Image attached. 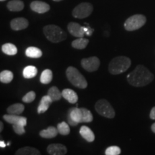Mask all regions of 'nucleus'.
Returning <instances> with one entry per match:
<instances>
[{
    "mask_svg": "<svg viewBox=\"0 0 155 155\" xmlns=\"http://www.w3.org/2000/svg\"><path fill=\"white\" fill-rule=\"evenodd\" d=\"M85 25H87V27H83V28H84L85 33H86L88 36H91L92 35L93 32H94V30L91 28H89L90 26H89V25L87 24V23H85Z\"/></svg>",
    "mask_w": 155,
    "mask_h": 155,
    "instance_id": "obj_34",
    "label": "nucleus"
},
{
    "mask_svg": "<svg viewBox=\"0 0 155 155\" xmlns=\"http://www.w3.org/2000/svg\"><path fill=\"white\" fill-rule=\"evenodd\" d=\"M105 154L106 155H119L121 154V149L117 146L108 147L106 150Z\"/></svg>",
    "mask_w": 155,
    "mask_h": 155,
    "instance_id": "obj_31",
    "label": "nucleus"
},
{
    "mask_svg": "<svg viewBox=\"0 0 155 155\" xmlns=\"http://www.w3.org/2000/svg\"><path fill=\"white\" fill-rule=\"evenodd\" d=\"M57 129L58 130V132L61 134L63 136L68 135L70 132H71V129H70L69 125L66 122H61L59 123L57 126Z\"/></svg>",
    "mask_w": 155,
    "mask_h": 155,
    "instance_id": "obj_29",
    "label": "nucleus"
},
{
    "mask_svg": "<svg viewBox=\"0 0 155 155\" xmlns=\"http://www.w3.org/2000/svg\"><path fill=\"white\" fill-rule=\"evenodd\" d=\"M52 102H53V100L50 98V97L48 96V95H47V96H44L41 98L40 104H39V106L38 108V113H45V112L49 108Z\"/></svg>",
    "mask_w": 155,
    "mask_h": 155,
    "instance_id": "obj_17",
    "label": "nucleus"
},
{
    "mask_svg": "<svg viewBox=\"0 0 155 155\" xmlns=\"http://www.w3.org/2000/svg\"><path fill=\"white\" fill-rule=\"evenodd\" d=\"M14 75L10 71H3L0 73V81L3 83H9L13 80Z\"/></svg>",
    "mask_w": 155,
    "mask_h": 155,
    "instance_id": "obj_28",
    "label": "nucleus"
},
{
    "mask_svg": "<svg viewBox=\"0 0 155 155\" xmlns=\"http://www.w3.org/2000/svg\"><path fill=\"white\" fill-rule=\"evenodd\" d=\"M66 76L70 83L80 89H85L88 86V83L84 76L75 67L69 66L66 70Z\"/></svg>",
    "mask_w": 155,
    "mask_h": 155,
    "instance_id": "obj_4",
    "label": "nucleus"
},
{
    "mask_svg": "<svg viewBox=\"0 0 155 155\" xmlns=\"http://www.w3.org/2000/svg\"><path fill=\"white\" fill-rule=\"evenodd\" d=\"M67 151L66 147L61 144H51L47 148V152L50 155L66 154Z\"/></svg>",
    "mask_w": 155,
    "mask_h": 155,
    "instance_id": "obj_12",
    "label": "nucleus"
},
{
    "mask_svg": "<svg viewBox=\"0 0 155 155\" xmlns=\"http://www.w3.org/2000/svg\"><path fill=\"white\" fill-rule=\"evenodd\" d=\"M16 155H40V151L31 147H25L20 148L15 153Z\"/></svg>",
    "mask_w": 155,
    "mask_h": 155,
    "instance_id": "obj_20",
    "label": "nucleus"
},
{
    "mask_svg": "<svg viewBox=\"0 0 155 155\" xmlns=\"http://www.w3.org/2000/svg\"><path fill=\"white\" fill-rule=\"evenodd\" d=\"M81 66L88 72H94L100 66V61L96 56L81 60Z\"/></svg>",
    "mask_w": 155,
    "mask_h": 155,
    "instance_id": "obj_9",
    "label": "nucleus"
},
{
    "mask_svg": "<svg viewBox=\"0 0 155 155\" xmlns=\"http://www.w3.org/2000/svg\"><path fill=\"white\" fill-rule=\"evenodd\" d=\"M151 129H152V131H153V132L155 134V123H154L152 125V127H151Z\"/></svg>",
    "mask_w": 155,
    "mask_h": 155,
    "instance_id": "obj_37",
    "label": "nucleus"
},
{
    "mask_svg": "<svg viewBox=\"0 0 155 155\" xmlns=\"http://www.w3.org/2000/svg\"><path fill=\"white\" fill-rule=\"evenodd\" d=\"M7 9L12 12H19L24 9V2L21 0H12L7 4Z\"/></svg>",
    "mask_w": 155,
    "mask_h": 155,
    "instance_id": "obj_19",
    "label": "nucleus"
},
{
    "mask_svg": "<svg viewBox=\"0 0 155 155\" xmlns=\"http://www.w3.org/2000/svg\"><path fill=\"white\" fill-rule=\"evenodd\" d=\"M93 9H94V7H93L91 4L88 2H83L75 7L72 12V15L75 18H86L91 15Z\"/></svg>",
    "mask_w": 155,
    "mask_h": 155,
    "instance_id": "obj_7",
    "label": "nucleus"
},
{
    "mask_svg": "<svg viewBox=\"0 0 155 155\" xmlns=\"http://www.w3.org/2000/svg\"><path fill=\"white\" fill-rule=\"evenodd\" d=\"M25 55L31 58H39L42 55V52L35 47H29L25 51Z\"/></svg>",
    "mask_w": 155,
    "mask_h": 155,
    "instance_id": "obj_25",
    "label": "nucleus"
},
{
    "mask_svg": "<svg viewBox=\"0 0 155 155\" xmlns=\"http://www.w3.org/2000/svg\"><path fill=\"white\" fill-rule=\"evenodd\" d=\"M3 119L5 120L7 123L10 124H19L22 126L27 125V118L24 116H19L18 115H15V114H5L3 116Z\"/></svg>",
    "mask_w": 155,
    "mask_h": 155,
    "instance_id": "obj_11",
    "label": "nucleus"
},
{
    "mask_svg": "<svg viewBox=\"0 0 155 155\" xmlns=\"http://www.w3.org/2000/svg\"><path fill=\"white\" fill-rule=\"evenodd\" d=\"M0 147H1L2 148H5L6 147V144H5V142H4V141H0Z\"/></svg>",
    "mask_w": 155,
    "mask_h": 155,
    "instance_id": "obj_36",
    "label": "nucleus"
},
{
    "mask_svg": "<svg viewBox=\"0 0 155 155\" xmlns=\"http://www.w3.org/2000/svg\"><path fill=\"white\" fill-rule=\"evenodd\" d=\"M36 94L34 91H30L28 92L26 95H25V96H23L22 98V101L25 103H31L35 99Z\"/></svg>",
    "mask_w": 155,
    "mask_h": 155,
    "instance_id": "obj_32",
    "label": "nucleus"
},
{
    "mask_svg": "<svg viewBox=\"0 0 155 155\" xmlns=\"http://www.w3.org/2000/svg\"><path fill=\"white\" fill-rule=\"evenodd\" d=\"M79 133L81 135L85 140L88 141V142H93L95 140V134L93 132L91 129L90 128L86 127V126H83L81 127Z\"/></svg>",
    "mask_w": 155,
    "mask_h": 155,
    "instance_id": "obj_16",
    "label": "nucleus"
},
{
    "mask_svg": "<svg viewBox=\"0 0 155 155\" xmlns=\"http://www.w3.org/2000/svg\"><path fill=\"white\" fill-rule=\"evenodd\" d=\"M67 117L68 123L73 127H75L80 123H83V114L81 108L78 107L70 108Z\"/></svg>",
    "mask_w": 155,
    "mask_h": 155,
    "instance_id": "obj_8",
    "label": "nucleus"
},
{
    "mask_svg": "<svg viewBox=\"0 0 155 155\" xmlns=\"http://www.w3.org/2000/svg\"><path fill=\"white\" fill-rule=\"evenodd\" d=\"M1 2H3V1H5V0H0Z\"/></svg>",
    "mask_w": 155,
    "mask_h": 155,
    "instance_id": "obj_41",
    "label": "nucleus"
},
{
    "mask_svg": "<svg viewBox=\"0 0 155 155\" xmlns=\"http://www.w3.org/2000/svg\"><path fill=\"white\" fill-rule=\"evenodd\" d=\"M7 145H9H9H10V142H8V143H7Z\"/></svg>",
    "mask_w": 155,
    "mask_h": 155,
    "instance_id": "obj_40",
    "label": "nucleus"
},
{
    "mask_svg": "<svg viewBox=\"0 0 155 155\" xmlns=\"http://www.w3.org/2000/svg\"><path fill=\"white\" fill-rule=\"evenodd\" d=\"M81 111L83 114V123H89L93 121L94 116L88 109L86 108H81Z\"/></svg>",
    "mask_w": 155,
    "mask_h": 155,
    "instance_id": "obj_30",
    "label": "nucleus"
},
{
    "mask_svg": "<svg viewBox=\"0 0 155 155\" xmlns=\"http://www.w3.org/2000/svg\"><path fill=\"white\" fill-rule=\"evenodd\" d=\"M62 96L71 104H75L78 100V96L77 94L72 89H63V91H62Z\"/></svg>",
    "mask_w": 155,
    "mask_h": 155,
    "instance_id": "obj_15",
    "label": "nucleus"
},
{
    "mask_svg": "<svg viewBox=\"0 0 155 155\" xmlns=\"http://www.w3.org/2000/svg\"><path fill=\"white\" fill-rule=\"evenodd\" d=\"M150 117L151 119L155 120V106H154V107H153L152 108V110H151L150 114Z\"/></svg>",
    "mask_w": 155,
    "mask_h": 155,
    "instance_id": "obj_35",
    "label": "nucleus"
},
{
    "mask_svg": "<svg viewBox=\"0 0 155 155\" xmlns=\"http://www.w3.org/2000/svg\"><path fill=\"white\" fill-rule=\"evenodd\" d=\"M53 1H55V2H61V1H62V0H53Z\"/></svg>",
    "mask_w": 155,
    "mask_h": 155,
    "instance_id": "obj_39",
    "label": "nucleus"
},
{
    "mask_svg": "<svg viewBox=\"0 0 155 155\" xmlns=\"http://www.w3.org/2000/svg\"><path fill=\"white\" fill-rule=\"evenodd\" d=\"M3 127H4V125H3V123L2 122H0V131H2V130H3Z\"/></svg>",
    "mask_w": 155,
    "mask_h": 155,
    "instance_id": "obj_38",
    "label": "nucleus"
},
{
    "mask_svg": "<svg viewBox=\"0 0 155 155\" xmlns=\"http://www.w3.org/2000/svg\"><path fill=\"white\" fill-rule=\"evenodd\" d=\"M22 74L25 78H32L38 74V69L33 65H28L23 70Z\"/></svg>",
    "mask_w": 155,
    "mask_h": 155,
    "instance_id": "obj_23",
    "label": "nucleus"
},
{
    "mask_svg": "<svg viewBox=\"0 0 155 155\" xmlns=\"http://www.w3.org/2000/svg\"><path fill=\"white\" fill-rule=\"evenodd\" d=\"M89 42V40L88 39L83 38H79L76 39V40H73L71 43L73 48H74L75 49L78 50H83L85 49L87 47Z\"/></svg>",
    "mask_w": 155,
    "mask_h": 155,
    "instance_id": "obj_21",
    "label": "nucleus"
},
{
    "mask_svg": "<svg viewBox=\"0 0 155 155\" xmlns=\"http://www.w3.org/2000/svg\"><path fill=\"white\" fill-rule=\"evenodd\" d=\"M29 22L28 19L23 17H17L13 19L10 22V27L13 30L19 31L26 29L28 27Z\"/></svg>",
    "mask_w": 155,
    "mask_h": 155,
    "instance_id": "obj_13",
    "label": "nucleus"
},
{
    "mask_svg": "<svg viewBox=\"0 0 155 155\" xmlns=\"http://www.w3.org/2000/svg\"><path fill=\"white\" fill-rule=\"evenodd\" d=\"M58 130L54 127H49L48 129L40 131V136L45 139L55 138L58 134Z\"/></svg>",
    "mask_w": 155,
    "mask_h": 155,
    "instance_id": "obj_18",
    "label": "nucleus"
},
{
    "mask_svg": "<svg viewBox=\"0 0 155 155\" xmlns=\"http://www.w3.org/2000/svg\"><path fill=\"white\" fill-rule=\"evenodd\" d=\"M13 130L16 134L19 135L24 134L25 133V129L24 126L19 124H12Z\"/></svg>",
    "mask_w": 155,
    "mask_h": 155,
    "instance_id": "obj_33",
    "label": "nucleus"
},
{
    "mask_svg": "<svg viewBox=\"0 0 155 155\" xmlns=\"http://www.w3.org/2000/svg\"><path fill=\"white\" fill-rule=\"evenodd\" d=\"M30 8L32 11L39 14H43L50 10V5L41 1H34L30 4Z\"/></svg>",
    "mask_w": 155,
    "mask_h": 155,
    "instance_id": "obj_14",
    "label": "nucleus"
},
{
    "mask_svg": "<svg viewBox=\"0 0 155 155\" xmlns=\"http://www.w3.org/2000/svg\"><path fill=\"white\" fill-rule=\"evenodd\" d=\"M95 109L101 116L108 119H113L115 116V111L109 102L106 99H100L96 102Z\"/></svg>",
    "mask_w": 155,
    "mask_h": 155,
    "instance_id": "obj_5",
    "label": "nucleus"
},
{
    "mask_svg": "<svg viewBox=\"0 0 155 155\" xmlns=\"http://www.w3.org/2000/svg\"><path fill=\"white\" fill-rule=\"evenodd\" d=\"M154 78V75L143 65H137L132 72L127 75L128 82L134 87L147 86L152 82Z\"/></svg>",
    "mask_w": 155,
    "mask_h": 155,
    "instance_id": "obj_1",
    "label": "nucleus"
},
{
    "mask_svg": "<svg viewBox=\"0 0 155 155\" xmlns=\"http://www.w3.org/2000/svg\"><path fill=\"white\" fill-rule=\"evenodd\" d=\"M2 50L4 53L8 55H15L17 53V47L12 43H5L3 45Z\"/></svg>",
    "mask_w": 155,
    "mask_h": 155,
    "instance_id": "obj_27",
    "label": "nucleus"
},
{
    "mask_svg": "<svg viewBox=\"0 0 155 155\" xmlns=\"http://www.w3.org/2000/svg\"><path fill=\"white\" fill-rule=\"evenodd\" d=\"M43 33L46 38L53 43H58L67 38V35L60 27L55 25H46L43 28Z\"/></svg>",
    "mask_w": 155,
    "mask_h": 155,
    "instance_id": "obj_3",
    "label": "nucleus"
},
{
    "mask_svg": "<svg viewBox=\"0 0 155 155\" xmlns=\"http://www.w3.org/2000/svg\"><path fill=\"white\" fill-rule=\"evenodd\" d=\"M25 110V106L22 104H15L11 105L7 108V111L9 114H15V115H19L23 113Z\"/></svg>",
    "mask_w": 155,
    "mask_h": 155,
    "instance_id": "obj_22",
    "label": "nucleus"
},
{
    "mask_svg": "<svg viewBox=\"0 0 155 155\" xmlns=\"http://www.w3.org/2000/svg\"><path fill=\"white\" fill-rule=\"evenodd\" d=\"M53 80V72L51 70L46 69L42 71L40 75V81L42 84H48Z\"/></svg>",
    "mask_w": 155,
    "mask_h": 155,
    "instance_id": "obj_24",
    "label": "nucleus"
},
{
    "mask_svg": "<svg viewBox=\"0 0 155 155\" xmlns=\"http://www.w3.org/2000/svg\"><path fill=\"white\" fill-rule=\"evenodd\" d=\"M68 30L70 34L76 38H83L86 34L83 27L76 22H70L68 25Z\"/></svg>",
    "mask_w": 155,
    "mask_h": 155,
    "instance_id": "obj_10",
    "label": "nucleus"
},
{
    "mask_svg": "<svg viewBox=\"0 0 155 155\" xmlns=\"http://www.w3.org/2000/svg\"><path fill=\"white\" fill-rule=\"evenodd\" d=\"M147 22L146 17L143 15H134L129 17L124 22V28L127 31H134L142 28Z\"/></svg>",
    "mask_w": 155,
    "mask_h": 155,
    "instance_id": "obj_6",
    "label": "nucleus"
},
{
    "mask_svg": "<svg viewBox=\"0 0 155 155\" xmlns=\"http://www.w3.org/2000/svg\"><path fill=\"white\" fill-rule=\"evenodd\" d=\"M48 95L50 97L53 101H58L61 98L62 93L59 91L58 87L56 86H53L51 87L48 91Z\"/></svg>",
    "mask_w": 155,
    "mask_h": 155,
    "instance_id": "obj_26",
    "label": "nucleus"
},
{
    "mask_svg": "<svg viewBox=\"0 0 155 155\" xmlns=\"http://www.w3.org/2000/svg\"><path fill=\"white\" fill-rule=\"evenodd\" d=\"M131 60L126 56H118L113 58L108 65V71L112 75L124 73L131 66Z\"/></svg>",
    "mask_w": 155,
    "mask_h": 155,
    "instance_id": "obj_2",
    "label": "nucleus"
}]
</instances>
